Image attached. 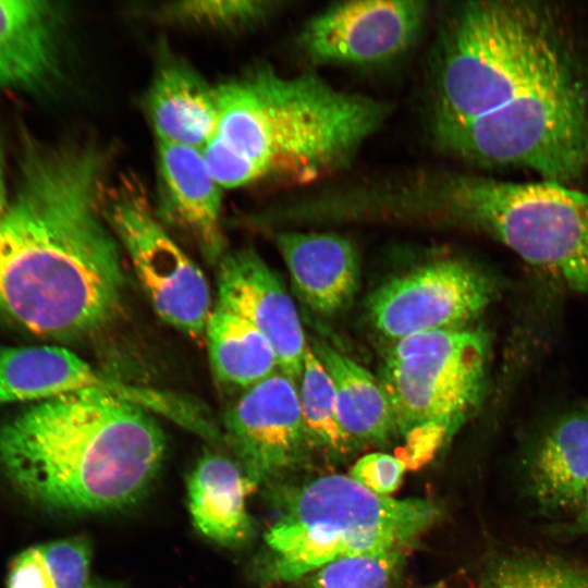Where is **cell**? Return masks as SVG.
I'll use <instances>...</instances> for the list:
<instances>
[{"mask_svg": "<svg viewBox=\"0 0 588 588\" xmlns=\"http://www.w3.org/2000/svg\"><path fill=\"white\" fill-rule=\"evenodd\" d=\"M569 530L577 535L588 534V485L585 490L581 504L576 514L573 516Z\"/></svg>", "mask_w": 588, "mask_h": 588, "instance_id": "obj_29", "label": "cell"}, {"mask_svg": "<svg viewBox=\"0 0 588 588\" xmlns=\"http://www.w3.org/2000/svg\"><path fill=\"white\" fill-rule=\"evenodd\" d=\"M310 347L331 378L341 426L357 448L384 444L397 436L379 379L323 340H313Z\"/></svg>", "mask_w": 588, "mask_h": 588, "instance_id": "obj_21", "label": "cell"}, {"mask_svg": "<svg viewBox=\"0 0 588 588\" xmlns=\"http://www.w3.org/2000/svg\"><path fill=\"white\" fill-rule=\"evenodd\" d=\"M107 166L91 143L23 146L0 218V314L33 334L83 338L118 313L124 274L105 212Z\"/></svg>", "mask_w": 588, "mask_h": 588, "instance_id": "obj_1", "label": "cell"}, {"mask_svg": "<svg viewBox=\"0 0 588 588\" xmlns=\"http://www.w3.org/2000/svg\"><path fill=\"white\" fill-rule=\"evenodd\" d=\"M494 295L495 285L482 270L462 259L440 258L382 283L368 296L366 310L373 329L395 342L466 327Z\"/></svg>", "mask_w": 588, "mask_h": 588, "instance_id": "obj_10", "label": "cell"}, {"mask_svg": "<svg viewBox=\"0 0 588 588\" xmlns=\"http://www.w3.org/2000/svg\"><path fill=\"white\" fill-rule=\"evenodd\" d=\"M8 192H7V182H5V170H4V152L2 143L0 140V218L3 216L8 205H9Z\"/></svg>", "mask_w": 588, "mask_h": 588, "instance_id": "obj_30", "label": "cell"}, {"mask_svg": "<svg viewBox=\"0 0 588 588\" xmlns=\"http://www.w3.org/2000/svg\"><path fill=\"white\" fill-rule=\"evenodd\" d=\"M298 382L302 415L311 452L332 464L346 461L357 445L341 426L331 378L309 345Z\"/></svg>", "mask_w": 588, "mask_h": 588, "instance_id": "obj_25", "label": "cell"}, {"mask_svg": "<svg viewBox=\"0 0 588 588\" xmlns=\"http://www.w3.org/2000/svg\"><path fill=\"white\" fill-rule=\"evenodd\" d=\"M88 588H120L115 584H109V583H91Z\"/></svg>", "mask_w": 588, "mask_h": 588, "instance_id": "obj_31", "label": "cell"}, {"mask_svg": "<svg viewBox=\"0 0 588 588\" xmlns=\"http://www.w3.org/2000/svg\"><path fill=\"white\" fill-rule=\"evenodd\" d=\"M91 548L82 537L28 547L10 562L7 588H88Z\"/></svg>", "mask_w": 588, "mask_h": 588, "instance_id": "obj_24", "label": "cell"}, {"mask_svg": "<svg viewBox=\"0 0 588 588\" xmlns=\"http://www.w3.org/2000/svg\"><path fill=\"white\" fill-rule=\"evenodd\" d=\"M432 588H588V566L547 551L493 553Z\"/></svg>", "mask_w": 588, "mask_h": 588, "instance_id": "obj_22", "label": "cell"}, {"mask_svg": "<svg viewBox=\"0 0 588 588\" xmlns=\"http://www.w3.org/2000/svg\"><path fill=\"white\" fill-rule=\"evenodd\" d=\"M271 487L277 517L257 569L265 585L298 580L346 556L408 550L443 515L432 500L379 495L350 475Z\"/></svg>", "mask_w": 588, "mask_h": 588, "instance_id": "obj_6", "label": "cell"}, {"mask_svg": "<svg viewBox=\"0 0 588 588\" xmlns=\"http://www.w3.org/2000/svg\"><path fill=\"white\" fill-rule=\"evenodd\" d=\"M275 245L295 292L316 314L333 317L353 301L360 261L353 242L333 232L283 231Z\"/></svg>", "mask_w": 588, "mask_h": 588, "instance_id": "obj_16", "label": "cell"}, {"mask_svg": "<svg viewBox=\"0 0 588 588\" xmlns=\"http://www.w3.org/2000/svg\"><path fill=\"white\" fill-rule=\"evenodd\" d=\"M574 73L552 19L536 4L466 1L443 11L429 65L432 135Z\"/></svg>", "mask_w": 588, "mask_h": 588, "instance_id": "obj_5", "label": "cell"}, {"mask_svg": "<svg viewBox=\"0 0 588 588\" xmlns=\"http://www.w3.org/2000/svg\"><path fill=\"white\" fill-rule=\"evenodd\" d=\"M391 220L461 225L588 293V194L553 181L509 182L448 169L390 174L379 189Z\"/></svg>", "mask_w": 588, "mask_h": 588, "instance_id": "obj_4", "label": "cell"}, {"mask_svg": "<svg viewBox=\"0 0 588 588\" xmlns=\"http://www.w3.org/2000/svg\"><path fill=\"white\" fill-rule=\"evenodd\" d=\"M59 15L51 2L0 0V88L37 91L59 71Z\"/></svg>", "mask_w": 588, "mask_h": 588, "instance_id": "obj_18", "label": "cell"}, {"mask_svg": "<svg viewBox=\"0 0 588 588\" xmlns=\"http://www.w3.org/2000/svg\"><path fill=\"white\" fill-rule=\"evenodd\" d=\"M407 467L401 457L375 452L358 458L348 475L371 492L389 497L400 487Z\"/></svg>", "mask_w": 588, "mask_h": 588, "instance_id": "obj_28", "label": "cell"}, {"mask_svg": "<svg viewBox=\"0 0 588 588\" xmlns=\"http://www.w3.org/2000/svg\"><path fill=\"white\" fill-rule=\"evenodd\" d=\"M103 205L155 313L189 338L204 339L212 310L208 282L155 216L142 185L123 179L106 188Z\"/></svg>", "mask_w": 588, "mask_h": 588, "instance_id": "obj_9", "label": "cell"}, {"mask_svg": "<svg viewBox=\"0 0 588 588\" xmlns=\"http://www.w3.org/2000/svg\"><path fill=\"white\" fill-rule=\"evenodd\" d=\"M277 10L272 1L194 0L167 3L160 12L171 23L231 30L259 24Z\"/></svg>", "mask_w": 588, "mask_h": 588, "instance_id": "obj_27", "label": "cell"}, {"mask_svg": "<svg viewBox=\"0 0 588 588\" xmlns=\"http://www.w3.org/2000/svg\"><path fill=\"white\" fill-rule=\"evenodd\" d=\"M164 452L154 414L97 390L35 403L0 426V471L26 501L51 512L136 503Z\"/></svg>", "mask_w": 588, "mask_h": 588, "instance_id": "obj_3", "label": "cell"}, {"mask_svg": "<svg viewBox=\"0 0 588 588\" xmlns=\"http://www.w3.org/2000/svg\"><path fill=\"white\" fill-rule=\"evenodd\" d=\"M218 266L216 305L258 329L273 346L279 370L297 383L307 343L281 281L252 247L225 253Z\"/></svg>", "mask_w": 588, "mask_h": 588, "instance_id": "obj_13", "label": "cell"}, {"mask_svg": "<svg viewBox=\"0 0 588 588\" xmlns=\"http://www.w3.org/2000/svg\"><path fill=\"white\" fill-rule=\"evenodd\" d=\"M490 340L481 329L433 330L392 342L379 381L391 403L408 466H420L479 407Z\"/></svg>", "mask_w": 588, "mask_h": 588, "instance_id": "obj_7", "label": "cell"}, {"mask_svg": "<svg viewBox=\"0 0 588 588\" xmlns=\"http://www.w3.org/2000/svg\"><path fill=\"white\" fill-rule=\"evenodd\" d=\"M407 551L394 549L338 559L304 577L302 588H395Z\"/></svg>", "mask_w": 588, "mask_h": 588, "instance_id": "obj_26", "label": "cell"}, {"mask_svg": "<svg viewBox=\"0 0 588 588\" xmlns=\"http://www.w3.org/2000/svg\"><path fill=\"white\" fill-rule=\"evenodd\" d=\"M216 379L243 391L279 371L269 340L242 317L216 305L207 320L205 336Z\"/></svg>", "mask_w": 588, "mask_h": 588, "instance_id": "obj_23", "label": "cell"}, {"mask_svg": "<svg viewBox=\"0 0 588 588\" xmlns=\"http://www.w3.org/2000/svg\"><path fill=\"white\" fill-rule=\"evenodd\" d=\"M157 168L163 217L186 231L209 261L219 262L225 254L222 187L201 149L158 142Z\"/></svg>", "mask_w": 588, "mask_h": 588, "instance_id": "obj_14", "label": "cell"}, {"mask_svg": "<svg viewBox=\"0 0 588 588\" xmlns=\"http://www.w3.org/2000/svg\"><path fill=\"white\" fill-rule=\"evenodd\" d=\"M588 485V411L564 414L538 439L527 461L526 490L538 511H578Z\"/></svg>", "mask_w": 588, "mask_h": 588, "instance_id": "obj_17", "label": "cell"}, {"mask_svg": "<svg viewBox=\"0 0 588 588\" xmlns=\"http://www.w3.org/2000/svg\"><path fill=\"white\" fill-rule=\"evenodd\" d=\"M222 434L256 487L280 483L310 463L298 389L280 370L245 390L229 407Z\"/></svg>", "mask_w": 588, "mask_h": 588, "instance_id": "obj_12", "label": "cell"}, {"mask_svg": "<svg viewBox=\"0 0 588 588\" xmlns=\"http://www.w3.org/2000/svg\"><path fill=\"white\" fill-rule=\"evenodd\" d=\"M428 14L425 1H341L311 15L296 44L314 65H385L414 47Z\"/></svg>", "mask_w": 588, "mask_h": 588, "instance_id": "obj_11", "label": "cell"}, {"mask_svg": "<svg viewBox=\"0 0 588 588\" xmlns=\"http://www.w3.org/2000/svg\"><path fill=\"white\" fill-rule=\"evenodd\" d=\"M432 136L463 162L526 168L564 184L588 164V94L572 73Z\"/></svg>", "mask_w": 588, "mask_h": 588, "instance_id": "obj_8", "label": "cell"}, {"mask_svg": "<svg viewBox=\"0 0 588 588\" xmlns=\"http://www.w3.org/2000/svg\"><path fill=\"white\" fill-rule=\"evenodd\" d=\"M255 488L236 460L213 452L203 455L187 480L197 530L224 547L246 543L253 534L246 500Z\"/></svg>", "mask_w": 588, "mask_h": 588, "instance_id": "obj_20", "label": "cell"}, {"mask_svg": "<svg viewBox=\"0 0 588 588\" xmlns=\"http://www.w3.org/2000/svg\"><path fill=\"white\" fill-rule=\"evenodd\" d=\"M217 89L218 125L201 151L222 188L321 183L352 164L392 111L315 72L285 75L268 64Z\"/></svg>", "mask_w": 588, "mask_h": 588, "instance_id": "obj_2", "label": "cell"}, {"mask_svg": "<svg viewBox=\"0 0 588 588\" xmlns=\"http://www.w3.org/2000/svg\"><path fill=\"white\" fill-rule=\"evenodd\" d=\"M82 390H97L130 402L139 396L137 384L95 368L64 347L0 345V405L38 403Z\"/></svg>", "mask_w": 588, "mask_h": 588, "instance_id": "obj_15", "label": "cell"}, {"mask_svg": "<svg viewBox=\"0 0 588 588\" xmlns=\"http://www.w3.org/2000/svg\"><path fill=\"white\" fill-rule=\"evenodd\" d=\"M157 142L203 149L219 119L218 89L176 58L162 60L146 95Z\"/></svg>", "mask_w": 588, "mask_h": 588, "instance_id": "obj_19", "label": "cell"}]
</instances>
